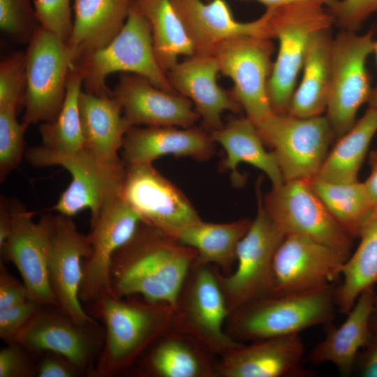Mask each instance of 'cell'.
I'll list each match as a JSON object with an SVG mask.
<instances>
[{
    "label": "cell",
    "mask_w": 377,
    "mask_h": 377,
    "mask_svg": "<svg viewBox=\"0 0 377 377\" xmlns=\"http://www.w3.org/2000/svg\"><path fill=\"white\" fill-rule=\"evenodd\" d=\"M256 126L275 155L284 181L316 178L337 139L323 114L297 117L274 113Z\"/></svg>",
    "instance_id": "obj_7"
},
{
    "label": "cell",
    "mask_w": 377,
    "mask_h": 377,
    "mask_svg": "<svg viewBox=\"0 0 377 377\" xmlns=\"http://www.w3.org/2000/svg\"><path fill=\"white\" fill-rule=\"evenodd\" d=\"M91 253L88 235L79 232L72 217L60 214L54 216L49 276L58 306L80 325L99 327L80 299L83 261Z\"/></svg>",
    "instance_id": "obj_18"
},
{
    "label": "cell",
    "mask_w": 377,
    "mask_h": 377,
    "mask_svg": "<svg viewBox=\"0 0 377 377\" xmlns=\"http://www.w3.org/2000/svg\"><path fill=\"white\" fill-rule=\"evenodd\" d=\"M346 259L333 249L301 235H287L274 258L272 295L306 293L332 285Z\"/></svg>",
    "instance_id": "obj_17"
},
{
    "label": "cell",
    "mask_w": 377,
    "mask_h": 377,
    "mask_svg": "<svg viewBox=\"0 0 377 377\" xmlns=\"http://www.w3.org/2000/svg\"><path fill=\"white\" fill-rule=\"evenodd\" d=\"M121 196L142 223L173 238L184 228L202 220L185 194L152 163L126 164Z\"/></svg>",
    "instance_id": "obj_15"
},
{
    "label": "cell",
    "mask_w": 377,
    "mask_h": 377,
    "mask_svg": "<svg viewBox=\"0 0 377 377\" xmlns=\"http://www.w3.org/2000/svg\"><path fill=\"white\" fill-rule=\"evenodd\" d=\"M164 335L149 354L148 367L153 374L160 377H211L217 374L216 366H213L188 337L176 333Z\"/></svg>",
    "instance_id": "obj_34"
},
{
    "label": "cell",
    "mask_w": 377,
    "mask_h": 377,
    "mask_svg": "<svg viewBox=\"0 0 377 377\" xmlns=\"http://www.w3.org/2000/svg\"><path fill=\"white\" fill-rule=\"evenodd\" d=\"M355 369L361 376L377 377V308L371 316L369 338L357 355Z\"/></svg>",
    "instance_id": "obj_44"
},
{
    "label": "cell",
    "mask_w": 377,
    "mask_h": 377,
    "mask_svg": "<svg viewBox=\"0 0 377 377\" xmlns=\"http://www.w3.org/2000/svg\"><path fill=\"white\" fill-rule=\"evenodd\" d=\"M38 26L31 0H0V29L14 43L29 44Z\"/></svg>",
    "instance_id": "obj_38"
},
{
    "label": "cell",
    "mask_w": 377,
    "mask_h": 377,
    "mask_svg": "<svg viewBox=\"0 0 377 377\" xmlns=\"http://www.w3.org/2000/svg\"><path fill=\"white\" fill-rule=\"evenodd\" d=\"M373 53L375 54L376 61L377 64V38L374 40V49H373Z\"/></svg>",
    "instance_id": "obj_51"
},
{
    "label": "cell",
    "mask_w": 377,
    "mask_h": 377,
    "mask_svg": "<svg viewBox=\"0 0 377 377\" xmlns=\"http://www.w3.org/2000/svg\"><path fill=\"white\" fill-rule=\"evenodd\" d=\"M17 110L0 109V182L21 163L25 154L26 128L17 119Z\"/></svg>",
    "instance_id": "obj_37"
},
{
    "label": "cell",
    "mask_w": 377,
    "mask_h": 377,
    "mask_svg": "<svg viewBox=\"0 0 377 377\" xmlns=\"http://www.w3.org/2000/svg\"><path fill=\"white\" fill-rule=\"evenodd\" d=\"M335 306L332 284L306 293L270 295L230 314V335L256 341L300 334L311 327L330 323Z\"/></svg>",
    "instance_id": "obj_4"
},
{
    "label": "cell",
    "mask_w": 377,
    "mask_h": 377,
    "mask_svg": "<svg viewBox=\"0 0 377 377\" xmlns=\"http://www.w3.org/2000/svg\"><path fill=\"white\" fill-rule=\"evenodd\" d=\"M256 188L257 214L238 244L236 269L227 276L217 272L230 314L272 295L274 258L285 237L263 207L260 184Z\"/></svg>",
    "instance_id": "obj_8"
},
{
    "label": "cell",
    "mask_w": 377,
    "mask_h": 377,
    "mask_svg": "<svg viewBox=\"0 0 377 377\" xmlns=\"http://www.w3.org/2000/svg\"><path fill=\"white\" fill-rule=\"evenodd\" d=\"M25 53L26 90L22 124L27 128L57 118L76 57L66 40L40 24Z\"/></svg>",
    "instance_id": "obj_9"
},
{
    "label": "cell",
    "mask_w": 377,
    "mask_h": 377,
    "mask_svg": "<svg viewBox=\"0 0 377 377\" xmlns=\"http://www.w3.org/2000/svg\"><path fill=\"white\" fill-rule=\"evenodd\" d=\"M94 302L105 327L103 350L91 371L94 376L110 377L124 371L174 328L175 309L167 304L126 300L112 291Z\"/></svg>",
    "instance_id": "obj_2"
},
{
    "label": "cell",
    "mask_w": 377,
    "mask_h": 377,
    "mask_svg": "<svg viewBox=\"0 0 377 377\" xmlns=\"http://www.w3.org/2000/svg\"><path fill=\"white\" fill-rule=\"evenodd\" d=\"M304 348L299 334L272 337L242 345L222 355L217 374L224 377H306Z\"/></svg>",
    "instance_id": "obj_22"
},
{
    "label": "cell",
    "mask_w": 377,
    "mask_h": 377,
    "mask_svg": "<svg viewBox=\"0 0 377 377\" xmlns=\"http://www.w3.org/2000/svg\"><path fill=\"white\" fill-rule=\"evenodd\" d=\"M26 90V54L14 52L0 63V109L19 110L24 106Z\"/></svg>",
    "instance_id": "obj_39"
},
{
    "label": "cell",
    "mask_w": 377,
    "mask_h": 377,
    "mask_svg": "<svg viewBox=\"0 0 377 377\" xmlns=\"http://www.w3.org/2000/svg\"><path fill=\"white\" fill-rule=\"evenodd\" d=\"M133 0H75L67 44L76 60L108 45L123 28ZM75 60V61H76Z\"/></svg>",
    "instance_id": "obj_28"
},
{
    "label": "cell",
    "mask_w": 377,
    "mask_h": 377,
    "mask_svg": "<svg viewBox=\"0 0 377 377\" xmlns=\"http://www.w3.org/2000/svg\"><path fill=\"white\" fill-rule=\"evenodd\" d=\"M197 256L194 249L141 222L112 258L111 290L121 297L140 295L175 309Z\"/></svg>",
    "instance_id": "obj_1"
},
{
    "label": "cell",
    "mask_w": 377,
    "mask_h": 377,
    "mask_svg": "<svg viewBox=\"0 0 377 377\" xmlns=\"http://www.w3.org/2000/svg\"><path fill=\"white\" fill-rule=\"evenodd\" d=\"M24 156L34 167L59 165L71 175L69 186L52 207L60 214L72 217L88 209L93 221L107 202L121 195L126 170L123 159L106 163L86 148L73 154H61L42 145L27 149Z\"/></svg>",
    "instance_id": "obj_6"
},
{
    "label": "cell",
    "mask_w": 377,
    "mask_h": 377,
    "mask_svg": "<svg viewBox=\"0 0 377 377\" xmlns=\"http://www.w3.org/2000/svg\"><path fill=\"white\" fill-rule=\"evenodd\" d=\"M373 31L359 35L343 30L333 38L331 85L325 116L337 139L353 127L359 109L371 95L366 62L373 53Z\"/></svg>",
    "instance_id": "obj_12"
},
{
    "label": "cell",
    "mask_w": 377,
    "mask_h": 377,
    "mask_svg": "<svg viewBox=\"0 0 377 377\" xmlns=\"http://www.w3.org/2000/svg\"><path fill=\"white\" fill-rule=\"evenodd\" d=\"M207 1H212V0H207Z\"/></svg>",
    "instance_id": "obj_53"
},
{
    "label": "cell",
    "mask_w": 377,
    "mask_h": 377,
    "mask_svg": "<svg viewBox=\"0 0 377 377\" xmlns=\"http://www.w3.org/2000/svg\"><path fill=\"white\" fill-rule=\"evenodd\" d=\"M193 44L195 54L212 56L223 41L240 36L274 38L268 8L258 19L242 22L225 0H170Z\"/></svg>",
    "instance_id": "obj_20"
},
{
    "label": "cell",
    "mask_w": 377,
    "mask_h": 377,
    "mask_svg": "<svg viewBox=\"0 0 377 377\" xmlns=\"http://www.w3.org/2000/svg\"><path fill=\"white\" fill-rule=\"evenodd\" d=\"M311 188L345 231L353 239L360 232L374 211L364 183H331L314 178Z\"/></svg>",
    "instance_id": "obj_35"
},
{
    "label": "cell",
    "mask_w": 377,
    "mask_h": 377,
    "mask_svg": "<svg viewBox=\"0 0 377 377\" xmlns=\"http://www.w3.org/2000/svg\"><path fill=\"white\" fill-rule=\"evenodd\" d=\"M73 68L81 75L84 91L97 96L112 95L105 80L116 72L143 76L158 88L178 94L156 59L151 27L134 0L117 36L105 47L80 57Z\"/></svg>",
    "instance_id": "obj_3"
},
{
    "label": "cell",
    "mask_w": 377,
    "mask_h": 377,
    "mask_svg": "<svg viewBox=\"0 0 377 377\" xmlns=\"http://www.w3.org/2000/svg\"><path fill=\"white\" fill-rule=\"evenodd\" d=\"M219 73L214 57L198 54L186 57L166 72L172 88L192 102L202 127L209 133L224 126L223 112L240 113L242 110L231 92L217 83Z\"/></svg>",
    "instance_id": "obj_23"
},
{
    "label": "cell",
    "mask_w": 377,
    "mask_h": 377,
    "mask_svg": "<svg viewBox=\"0 0 377 377\" xmlns=\"http://www.w3.org/2000/svg\"><path fill=\"white\" fill-rule=\"evenodd\" d=\"M141 222L140 215L121 195L107 202L98 216L91 221L87 235L91 253L83 261L80 291L82 302H94L103 293L112 291V258L133 237Z\"/></svg>",
    "instance_id": "obj_16"
},
{
    "label": "cell",
    "mask_w": 377,
    "mask_h": 377,
    "mask_svg": "<svg viewBox=\"0 0 377 377\" xmlns=\"http://www.w3.org/2000/svg\"><path fill=\"white\" fill-rule=\"evenodd\" d=\"M96 326H82L75 323L57 306H43L13 342L30 355L45 352L59 354L82 373L91 371L93 359L99 346L94 330Z\"/></svg>",
    "instance_id": "obj_19"
},
{
    "label": "cell",
    "mask_w": 377,
    "mask_h": 377,
    "mask_svg": "<svg viewBox=\"0 0 377 377\" xmlns=\"http://www.w3.org/2000/svg\"><path fill=\"white\" fill-rule=\"evenodd\" d=\"M274 52L272 38L246 35L223 41L212 55L220 73L232 80L230 92L255 125L274 114L267 94Z\"/></svg>",
    "instance_id": "obj_13"
},
{
    "label": "cell",
    "mask_w": 377,
    "mask_h": 377,
    "mask_svg": "<svg viewBox=\"0 0 377 377\" xmlns=\"http://www.w3.org/2000/svg\"><path fill=\"white\" fill-rule=\"evenodd\" d=\"M267 8H276L281 6L298 3L305 1H321L328 7L334 0H257Z\"/></svg>",
    "instance_id": "obj_49"
},
{
    "label": "cell",
    "mask_w": 377,
    "mask_h": 377,
    "mask_svg": "<svg viewBox=\"0 0 377 377\" xmlns=\"http://www.w3.org/2000/svg\"><path fill=\"white\" fill-rule=\"evenodd\" d=\"M148 21L156 59L166 73L181 55L195 54L193 44L170 0H134Z\"/></svg>",
    "instance_id": "obj_33"
},
{
    "label": "cell",
    "mask_w": 377,
    "mask_h": 377,
    "mask_svg": "<svg viewBox=\"0 0 377 377\" xmlns=\"http://www.w3.org/2000/svg\"><path fill=\"white\" fill-rule=\"evenodd\" d=\"M82 374L80 369L65 357L45 352L37 368L38 377H75Z\"/></svg>",
    "instance_id": "obj_46"
},
{
    "label": "cell",
    "mask_w": 377,
    "mask_h": 377,
    "mask_svg": "<svg viewBox=\"0 0 377 377\" xmlns=\"http://www.w3.org/2000/svg\"><path fill=\"white\" fill-rule=\"evenodd\" d=\"M331 29L317 31L310 40L301 81L292 96L288 114L297 117L323 115L329 101L332 76Z\"/></svg>",
    "instance_id": "obj_29"
},
{
    "label": "cell",
    "mask_w": 377,
    "mask_h": 377,
    "mask_svg": "<svg viewBox=\"0 0 377 377\" xmlns=\"http://www.w3.org/2000/svg\"><path fill=\"white\" fill-rule=\"evenodd\" d=\"M360 244L344 262L341 284L334 288L336 306L347 314L360 295L377 284V209L362 228Z\"/></svg>",
    "instance_id": "obj_32"
},
{
    "label": "cell",
    "mask_w": 377,
    "mask_h": 377,
    "mask_svg": "<svg viewBox=\"0 0 377 377\" xmlns=\"http://www.w3.org/2000/svg\"><path fill=\"white\" fill-rule=\"evenodd\" d=\"M263 207L285 235H301L329 246L346 260L354 239L341 226L309 181H284L262 198Z\"/></svg>",
    "instance_id": "obj_10"
},
{
    "label": "cell",
    "mask_w": 377,
    "mask_h": 377,
    "mask_svg": "<svg viewBox=\"0 0 377 377\" xmlns=\"http://www.w3.org/2000/svg\"><path fill=\"white\" fill-rule=\"evenodd\" d=\"M251 221L242 219L231 223H214L200 220L182 229L174 239L197 251L193 266L214 263L227 272L237 260L238 244Z\"/></svg>",
    "instance_id": "obj_30"
},
{
    "label": "cell",
    "mask_w": 377,
    "mask_h": 377,
    "mask_svg": "<svg viewBox=\"0 0 377 377\" xmlns=\"http://www.w3.org/2000/svg\"><path fill=\"white\" fill-rule=\"evenodd\" d=\"M9 202L13 226L0 247L1 256L16 267L31 299L44 306H58L49 276L54 216L46 215L34 223L32 213L20 201Z\"/></svg>",
    "instance_id": "obj_14"
},
{
    "label": "cell",
    "mask_w": 377,
    "mask_h": 377,
    "mask_svg": "<svg viewBox=\"0 0 377 377\" xmlns=\"http://www.w3.org/2000/svg\"><path fill=\"white\" fill-rule=\"evenodd\" d=\"M371 172L364 185L374 209H377V148L368 154Z\"/></svg>",
    "instance_id": "obj_47"
},
{
    "label": "cell",
    "mask_w": 377,
    "mask_h": 377,
    "mask_svg": "<svg viewBox=\"0 0 377 377\" xmlns=\"http://www.w3.org/2000/svg\"><path fill=\"white\" fill-rule=\"evenodd\" d=\"M30 298L24 283L13 276L0 264V309L22 303Z\"/></svg>",
    "instance_id": "obj_45"
},
{
    "label": "cell",
    "mask_w": 377,
    "mask_h": 377,
    "mask_svg": "<svg viewBox=\"0 0 377 377\" xmlns=\"http://www.w3.org/2000/svg\"><path fill=\"white\" fill-rule=\"evenodd\" d=\"M367 103L369 108L372 109L377 112V86L372 89Z\"/></svg>",
    "instance_id": "obj_50"
},
{
    "label": "cell",
    "mask_w": 377,
    "mask_h": 377,
    "mask_svg": "<svg viewBox=\"0 0 377 377\" xmlns=\"http://www.w3.org/2000/svg\"><path fill=\"white\" fill-rule=\"evenodd\" d=\"M327 8L335 23L356 32L371 15L377 13V0H334Z\"/></svg>",
    "instance_id": "obj_41"
},
{
    "label": "cell",
    "mask_w": 377,
    "mask_h": 377,
    "mask_svg": "<svg viewBox=\"0 0 377 377\" xmlns=\"http://www.w3.org/2000/svg\"><path fill=\"white\" fill-rule=\"evenodd\" d=\"M30 354L16 342L0 350V377H31L36 375L28 356Z\"/></svg>",
    "instance_id": "obj_43"
},
{
    "label": "cell",
    "mask_w": 377,
    "mask_h": 377,
    "mask_svg": "<svg viewBox=\"0 0 377 377\" xmlns=\"http://www.w3.org/2000/svg\"><path fill=\"white\" fill-rule=\"evenodd\" d=\"M83 85L82 78L73 66L69 71L66 94L57 118L40 123L39 132L42 145L61 154H73L84 148L80 112L79 96Z\"/></svg>",
    "instance_id": "obj_36"
},
{
    "label": "cell",
    "mask_w": 377,
    "mask_h": 377,
    "mask_svg": "<svg viewBox=\"0 0 377 377\" xmlns=\"http://www.w3.org/2000/svg\"><path fill=\"white\" fill-rule=\"evenodd\" d=\"M377 132V112L368 108L353 127L337 139L316 178L331 183L358 180V173Z\"/></svg>",
    "instance_id": "obj_31"
},
{
    "label": "cell",
    "mask_w": 377,
    "mask_h": 377,
    "mask_svg": "<svg viewBox=\"0 0 377 377\" xmlns=\"http://www.w3.org/2000/svg\"><path fill=\"white\" fill-rule=\"evenodd\" d=\"M210 133L212 140L225 150L226 158L221 170H230L232 183L242 186L245 178L237 170V165L246 163L263 172L272 186L284 180L274 153L265 149L256 125L247 117L230 118L224 126Z\"/></svg>",
    "instance_id": "obj_27"
},
{
    "label": "cell",
    "mask_w": 377,
    "mask_h": 377,
    "mask_svg": "<svg viewBox=\"0 0 377 377\" xmlns=\"http://www.w3.org/2000/svg\"><path fill=\"white\" fill-rule=\"evenodd\" d=\"M13 226V216L9 200L1 195L0 198V247L8 238Z\"/></svg>",
    "instance_id": "obj_48"
},
{
    "label": "cell",
    "mask_w": 377,
    "mask_h": 377,
    "mask_svg": "<svg viewBox=\"0 0 377 377\" xmlns=\"http://www.w3.org/2000/svg\"><path fill=\"white\" fill-rule=\"evenodd\" d=\"M230 315L217 272L208 265L193 266L175 309L174 329L222 356L242 345L224 331Z\"/></svg>",
    "instance_id": "obj_11"
},
{
    "label": "cell",
    "mask_w": 377,
    "mask_h": 377,
    "mask_svg": "<svg viewBox=\"0 0 377 377\" xmlns=\"http://www.w3.org/2000/svg\"><path fill=\"white\" fill-rule=\"evenodd\" d=\"M376 293L374 286L365 289L339 327L331 323L326 325L325 338L304 357V362L316 365L330 362L341 374L350 375L355 369L357 355L369 338Z\"/></svg>",
    "instance_id": "obj_25"
},
{
    "label": "cell",
    "mask_w": 377,
    "mask_h": 377,
    "mask_svg": "<svg viewBox=\"0 0 377 377\" xmlns=\"http://www.w3.org/2000/svg\"><path fill=\"white\" fill-rule=\"evenodd\" d=\"M377 308V293H376V309Z\"/></svg>",
    "instance_id": "obj_52"
},
{
    "label": "cell",
    "mask_w": 377,
    "mask_h": 377,
    "mask_svg": "<svg viewBox=\"0 0 377 377\" xmlns=\"http://www.w3.org/2000/svg\"><path fill=\"white\" fill-rule=\"evenodd\" d=\"M79 112L84 148L106 163L121 161L118 151L131 127L120 102L113 96H97L81 91Z\"/></svg>",
    "instance_id": "obj_26"
},
{
    "label": "cell",
    "mask_w": 377,
    "mask_h": 377,
    "mask_svg": "<svg viewBox=\"0 0 377 377\" xmlns=\"http://www.w3.org/2000/svg\"><path fill=\"white\" fill-rule=\"evenodd\" d=\"M44 306L29 299L22 303L0 309V337L13 342L18 333Z\"/></svg>",
    "instance_id": "obj_42"
},
{
    "label": "cell",
    "mask_w": 377,
    "mask_h": 377,
    "mask_svg": "<svg viewBox=\"0 0 377 377\" xmlns=\"http://www.w3.org/2000/svg\"><path fill=\"white\" fill-rule=\"evenodd\" d=\"M112 95L120 102L124 117L131 126L190 128L200 119L190 100L165 91L137 74H123Z\"/></svg>",
    "instance_id": "obj_21"
},
{
    "label": "cell",
    "mask_w": 377,
    "mask_h": 377,
    "mask_svg": "<svg viewBox=\"0 0 377 377\" xmlns=\"http://www.w3.org/2000/svg\"><path fill=\"white\" fill-rule=\"evenodd\" d=\"M126 164L152 163L166 155L209 159L215 153V142L203 127L131 126L121 147Z\"/></svg>",
    "instance_id": "obj_24"
},
{
    "label": "cell",
    "mask_w": 377,
    "mask_h": 377,
    "mask_svg": "<svg viewBox=\"0 0 377 377\" xmlns=\"http://www.w3.org/2000/svg\"><path fill=\"white\" fill-rule=\"evenodd\" d=\"M325 6L321 1H311L269 8L274 38L279 41L267 82V94L274 114H288L313 36L320 30L331 29L335 23Z\"/></svg>",
    "instance_id": "obj_5"
},
{
    "label": "cell",
    "mask_w": 377,
    "mask_h": 377,
    "mask_svg": "<svg viewBox=\"0 0 377 377\" xmlns=\"http://www.w3.org/2000/svg\"><path fill=\"white\" fill-rule=\"evenodd\" d=\"M39 24L67 42L73 26L70 0H33Z\"/></svg>",
    "instance_id": "obj_40"
}]
</instances>
